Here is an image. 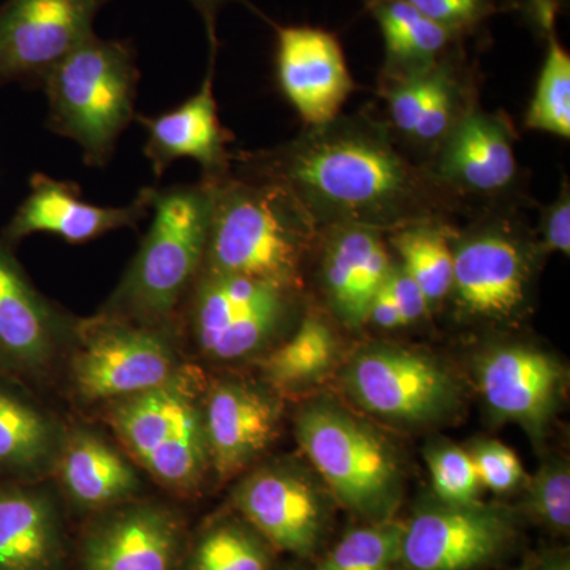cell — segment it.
I'll return each instance as SVG.
<instances>
[{
	"mask_svg": "<svg viewBox=\"0 0 570 570\" xmlns=\"http://www.w3.org/2000/svg\"><path fill=\"white\" fill-rule=\"evenodd\" d=\"M212 190L205 181L154 189L151 224L100 314L176 328L184 298L205 265Z\"/></svg>",
	"mask_w": 570,
	"mask_h": 570,
	"instance_id": "3957f363",
	"label": "cell"
},
{
	"mask_svg": "<svg viewBox=\"0 0 570 570\" xmlns=\"http://www.w3.org/2000/svg\"><path fill=\"white\" fill-rule=\"evenodd\" d=\"M543 239L551 250L569 255L570 253V193L569 186H562L560 195L543 213Z\"/></svg>",
	"mask_w": 570,
	"mask_h": 570,
	"instance_id": "8d00e7d4",
	"label": "cell"
},
{
	"mask_svg": "<svg viewBox=\"0 0 570 570\" xmlns=\"http://www.w3.org/2000/svg\"><path fill=\"white\" fill-rule=\"evenodd\" d=\"M55 471L67 502L86 519L138 498L141 489L132 461L81 426L63 433Z\"/></svg>",
	"mask_w": 570,
	"mask_h": 570,
	"instance_id": "603a6c76",
	"label": "cell"
},
{
	"mask_svg": "<svg viewBox=\"0 0 570 570\" xmlns=\"http://www.w3.org/2000/svg\"><path fill=\"white\" fill-rule=\"evenodd\" d=\"M431 483L439 501L471 504L479 501L482 489L471 453L452 444H438L426 450Z\"/></svg>",
	"mask_w": 570,
	"mask_h": 570,
	"instance_id": "1f68e13d",
	"label": "cell"
},
{
	"mask_svg": "<svg viewBox=\"0 0 570 570\" xmlns=\"http://www.w3.org/2000/svg\"><path fill=\"white\" fill-rule=\"evenodd\" d=\"M531 512L550 530L568 532L570 528V474L561 461L540 468L530 485Z\"/></svg>",
	"mask_w": 570,
	"mask_h": 570,
	"instance_id": "d6a6232c",
	"label": "cell"
},
{
	"mask_svg": "<svg viewBox=\"0 0 570 570\" xmlns=\"http://www.w3.org/2000/svg\"><path fill=\"white\" fill-rule=\"evenodd\" d=\"M404 524L376 521L337 542L317 570H395L401 562Z\"/></svg>",
	"mask_w": 570,
	"mask_h": 570,
	"instance_id": "4dcf8cb0",
	"label": "cell"
},
{
	"mask_svg": "<svg viewBox=\"0 0 570 570\" xmlns=\"http://www.w3.org/2000/svg\"><path fill=\"white\" fill-rule=\"evenodd\" d=\"M277 81L307 127L340 116L354 89L335 33L313 26H276Z\"/></svg>",
	"mask_w": 570,
	"mask_h": 570,
	"instance_id": "9a60e30c",
	"label": "cell"
},
{
	"mask_svg": "<svg viewBox=\"0 0 570 570\" xmlns=\"http://www.w3.org/2000/svg\"><path fill=\"white\" fill-rule=\"evenodd\" d=\"M77 324L33 287L0 235V374L29 387L48 373Z\"/></svg>",
	"mask_w": 570,
	"mask_h": 570,
	"instance_id": "4fadbf2b",
	"label": "cell"
},
{
	"mask_svg": "<svg viewBox=\"0 0 570 570\" xmlns=\"http://www.w3.org/2000/svg\"><path fill=\"white\" fill-rule=\"evenodd\" d=\"M179 570H272V547L243 519H217L189 534Z\"/></svg>",
	"mask_w": 570,
	"mask_h": 570,
	"instance_id": "4316f807",
	"label": "cell"
},
{
	"mask_svg": "<svg viewBox=\"0 0 570 570\" xmlns=\"http://www.w3.org/2000/svg\"><path fill=\"white\" fill-rule=\"evenodd\" d=\"M111 0H6L0 6V88L41 86L48 73L94 36Z\"/></svg>",
	"mask_w": 570,
	"mask_h": 570,
	"instance_id": "8fae6325",
	"label": "cell"
},
{
	"mask_svg": "<svg viewBox=\"0 0 570 570\" xmlns=\"http://www.w3.org/2000/svg\"><path fill=\"white\" fill-rule=\"evenodd\" d=\"M299 448L344 508L385 521L401 499V471L389 442L344 409L318 401L296 415Z\"/></svg>",
	"mask_w": 570,
	"mask_h": 570,
	"instance_id": "8992f818",
	"label": "cell"
},
{
	"mask_svg": "<svg viewBox=\"0 0 570 570\" xmlns=\"http://www.w3.org/2000/svg\"><path fill=\"white\" fill-rule=\"evenodd\" d=\"M212 190L204 268L298 291L317 224L279 184L228 171Z\"/></svg>",
	"mask_w": 570,
	"mask_h": 570,
	"instance_id": "7a4b0ae2",
	"label": "cell"
},
{
	"mask_svg": "<svg viewBox=\"0 0 570 570\" xmlns=\"http://www.w3.org/2000/svg\"><path fill=\"white\" fill-rule=\"evenodd\" d=\"M154 189L145 187L126 206H99L82 200L77 184L36 174L31 193L3 228L2 238L14 246L33 234H52L82 245L119 228H137L151 214Z\"/></svg>",
	"mask_w": 570,
	"mask_h": 570,
	"instance_id": "2e32d148",
	"label": "cell"
},
{
	"mask_svg": "<svg viewBox=\"0 0 570 570\" xmlns=\"http://www.w3.org/2000/svg\"><path fill=\"white\" fill-rule=\"evenodd\" d=\"M385 284L395 299L404 326L415 324L420 318L426 316L430 303L423 295L422 288L401 264H392Z\"/></svg>",
	"mask_w": 570,
	"mask_h": 570,
	"instance_id": "d590c367",
	"label": "cell"
},
{
	"mask_svg": "<svg viewBox=\"0 0 570 570\" xmlns=\"http://www.w3.org/2000/svg\"><path fill=\"white\" fill-rule=\"evenodd\" d=\"M512 570H531V566L530 564H523V566H520V568L512 569Z\"/></svg>",
	"mask_w": 570,
	"mask_h": 570,
	"instance_id": "b9f144b4",
	"label": "cell"
},
{
	"mask_svg": "<svg viewBox=\"0 0 570 570\" xmlns=\"http://www.w3.org/2000/svg\"><path fill=\"white\" fill-rule=\"evenodd\" d=\"M387 281V279H385ZM366 322H371L384 330H395L404 326L403 318H401L400 311H397L395 299L390 294L387 284L384 283L370 307H367Z\"/></svg>",
	"mask_w": 570,
	"mask_h": 570,
	"instance_id": "f35d334b",
	"label": "cell"
},
{
	"mask_svg": "<svg viewBox=\"0 0 570 570\" xmlns=\"http://www.w3.org/2000/svg\"><path fill=\"white\" fill-rule=\"evenodd\" d=\"M202 396L200 381L184 366L167 384L104 406L134 463L178 497L198 493L212 469Z\"/></svg>",
	"mask_w": 570,
	"mask_h": 570,
	"instance_id": "5b68a950",
	"label": "cell"
},
{
	"mask_svg": "<svg viewBox=\"0 0 570 570\" xmlns=\"http://www.w3.org/2000/svg\"><path fill=\"white\" fill-rule=\"evenodd\" d=\"M63 433L28 385L0 374V482H39L55 469Z\"/></svg>",
	"mask_w": 570,
	"mask_h": 570,
	"instance_id": "d4e9b609",
	"label": "cell"
},
{
	"mask_svg": "<svg viewBox=\"0 0 570 570\" xmlns=\"http://www.w3.org/2000/svg\"><path fill=\"white\" fill-rule=\"evenodd\" d=\"M140 70L130 40L89 37L41 81L48 127L77 142L89 167H105L135 118Z\"/></svg>",
	"mask_w": 570,
	"mask_h": 570,
	"instance_id": "277c9868",
	"label": "cell"
},
{
	"mask_svg": "<svg viewBox=\"0 0 570 570\" xmlns=\"http://www.w3.org/2000/svg\"><path fill=\"white\" fill-rule=\"evenodd\" d=\"M195 10L200 13L202 20L205 22L206 33H208L209 52L217 55L219 50V40H217L216 22L220 10L227 3L243 2V0H189Z\"/></svg>",
	"mask_w": 570,
	"mask_h": 570,
	"instance_id": "ab89813d",
	"label": "cell"
},
{
	"mask_svg": "<svg viewBox=\"0 0 570 570\" xmlns=\"http://www.w3.org/2000/svg\"><path fill=\"white\" fill-rule=\"evenodd\" d=\"M189 534L171 505L130 499L86 519L70 570H179Z\"/></svg>",
	"mask_w": 570,
	"mask_h": 570,
	"instance_id": "30bf717a",
	"label": "cell"
},
{
	"mask_svg": "<svg viewBox=\"0 0 570 570\" xmlns=\"http://www.w3.org/2000/svg\"><path fill=\"white\" fill-rule=\"evenodd\" d=\"M234 174L279 184L317 227L382 232L438 219L441 186L409 163L387 130L362 116L340 118L266 151L232 157Z\"/></svg>",
	"mask_w": 570,
	"mask_h": 570,
	"instance_id": "6da1fadb",
	"label": "cell"
},
{
	"mask_svg": "<svg viewBox=\"0 0 570 570\" xmlns=\"http://www.w3.org/2000/svg\"><path fill=\"white\" fill-rule=\"evenodd\" d=\"M216 56L209 55L208 71L200 89L175 110L159 116L137 115L146 130L142 153L151 164L156 178L178 159H194L200 164L202 179H216L232 171V154L227 145L234 138L224 129L214 97V66Z\"/></svg>",
	"mask_w": 570,
	"mask_h": 570,
	"instance_id": "ffe728a7",
	"label": "cell"
},
{
	"mask_svg": "<svg viewBox=\"0 0 570 570\" xmlns=\"http://www.w3.org/2000/svg\"><path fill=\"white\" fill-rule=\"evenodd\" d=\"M513 535L505 510L439 501L404 524L401 562L407 570H478L497 560Z\"/></svg>",
	"mask_w": 570,
	"mask_h": 570,
	"instance_id": "7c38bea8",
	"label": "cell"
},
{
	"mask_svg": "<svg viewBox=\"0 0 570 570\" xmlns=\"http://www.w3.org/2000/svg\"><path fill=\"white\" fill-rule=\"evenodd\" d=\"M469 453L478 469L480 485L505 493L523 482L524 471L519 456L502 442L482 441Z\"/></svg>",
	"mask_w": 570,
	"mask_h": 570,
	"instance_id": "e575fe53",
	"label": "cell"
},
{
	"mask_svg": "<svg viewBox=\"0 0 570 570\" xmlns=\"http://www.w3.org/2000/svg\"><path fill=\"white\" fill-rule=\"evenodd\" d=\"M385 45V77L425 70L460 47L463 33L423 17L400 0H363Z\"/></svg>",
	"mask_w": 570,
	"mask_h": 570,
	"instance_id": "484cf974",
	"label": "cell"
},
{
	"mask_svg": "<svg viewBox=\"0 0 570 570\" xmlns=\"http://www.w3.org/2000/svg\"><path fill=\"white\" fill-rule=\"evenodd\" d=\"M542 570H570V566L564 558H554V560L547 562Z\"/></svg>",
	"mask_w": 570,
	"mask_h": 570,
	"instance_id": "60d3db41",
	"label": "cell"
},
{
	"mask_svg": "<svg viewBox=\"0 0 570 570\" xmlns=\"http://www.w3.org/2000/svg\"><path fill=\"white\" fill-rule=\"evenodd\" d=\"M66 515L37 482H0V570H70Z\"/></svg>",
	"mask_w": 570,
	"mask_h": 570,
	"instance_id": "7402d4cb",
	"label": "cell"
},
{
	"mask_svg": "<svg viewBox=\"0 0 570 570\" xmlns=\"http://www.w3.org/2000/svg\"><path fill=\"white\" fill-rule=\"evenodd\" d=\"M176 328L97 314L78 321L71 337V392L89 406L160 387L181 373Z\"/></svg>",
	"mask_w": 570,
	"mask_h": 570,
	"instance_id": "52a82bcc",
	"label": "cell"
},
{
	"mask_svg": "<svg viewBox=\"0 0 570 570\" xmlns=\"http://www.w3.org/2000/svg\"><path fill=\"white\" fill-rule=\"evenodd\" d=\"M513 132L501 115L469 107L436 148L433 170L441 187L461 193L491 195L515 181Z\"/></svg>",
	"mask_w": 570,
	"mask_h": 570,
	"instance_id": "44dd1931",
	"label": "cell"
},
{
	"mask_svg": "<svg viewBox=\"0 0 570 570\" xmlns=\"http://www.w3.org/2000/svg\"><path fill=\"white\" fill-rule=\"evenodd\" d=\"M480 392L499 415L520 423L531 436L546 433L564 390V367L546 352L499 346L480 358Z\"/></svg>",
	"mask_w": 570,
	"mask_h": 570,
	"instance_id": "d6986e66",
	"label": "cell"
},
{
	"mask_svg": "<svg viewBox=\"0 0 570 570\" xmlns=\"http://www.w3.org/2000/svg\"><path fill=\"white\" fill-rule=\"evenodd\" d=\"M234 504L272 549L309 557L324 538L326 515L321 494L292 469L264 468L247 475L236 487Z\"/></svg>",
	"mask_w": 570,
	"mask_h": 570,
	"instance_id": "e0dca14e",
	"label": "cell"
},
{
	"mask_svg": "<svg viewBox=\"0 0 570 570\" xmlns=\"http://www.w3.org/2000/svg\"><path fill=\"white\" fill-rule=\"evenodd\" d=\"M531 261L505 225H487L453 246V281L460 309L485 321H508L527 303Z\"/></svg>",
	"mask_w": 570,
	"mask_h": 570,
	"instance_id": "5bb4252c",
	"label": "cell"
},
{
	"mask_svg": "<svg viewBox=\"0 0 570 570\" xmlns=\"http://www.w3.org/2000/svg\"><path fill=\"white\" fill-rule=\"evenodd\" d=\"M202 414L209 466L225 480L253 464L272 444L279 428L281 404L257 385L223 379L205 390Z\"/></svg>",
	"mask_w": 570,
	"mask_h": 570,
	"instance_id": "ac0fdd59",
	"label": "cell"
},
{
	"mask_svg": "<svg viewBox=\"0 0 570 570\" xmlns=\"http://www.w3.org/2000/svg\"><path fill=\"white\" fill-rule=\"evenodd\" d=\"M294 288L254 277L204 268L176 317L198 354L212 362H236L261 354L294 314Z\"/></svg>",
	"mask_w": 570,
	"mask_h": 570,
	"instance_id": "ba28073f",
	"label": "cell"
},
{
	"mask_svg": "<svg viewBox=\"0 0 570 570\" xmlns=\"http://www.w3.org/2000/svg\"><path fill=\"white\" fill-rule=\"evenodd\" d=\"M448 225L438 219L420 220L396 228L392 246L401 266L422 288L428 303L442 302L452 291L453 245Z\"/></svg>",
	"mask_w": 570,
	"mask_h": 570,
	"instance_id": "f1b7e54d",
	"label": "cell"
},
{
	"mask_svg": "<svg viewBox=\"0 0 570 570\" xmlns=\"http://www.w3.org/2000/svg\"><path fill=\"white\" fill-rule=\"evenodd\" d=\"M510 9H519L534 22L540 33L557 28V18L561 13L564 0H509Z\"/></svg>",
	"mask_w": 570,
	"mask_h": 570,
	"instance_id": "74e56055",
	"label": "cell"
},
{
	"mask_svg": "<svg viewBox=\"0 0 570 570\" xmlns=\"http://www.w3.org/2000/svg\"><path fill=\"white\" fill-rule=\"evenodd\" d=\"M547 40L546 59L540 69L538 86L527 112L528 129L570 137V56L558 40L557 28L543 33Z\"/></svg>",
	"mask_w": 570,
	"mask_h": 570,
	"instance_id": "f546056e",
	"label": "cell"
},
{
	"mask_svg": "<svg viewBox=\"0 0 570 570\" xmlns=\"http://www.w3.org/2000/svg\"><path fill=\"white\" fill-rule=\"evenodd\" d=\"M337 340L316 314H307L294 335L262 360V373L272 387L294 390L313 384L335 363Z\"/></svg>",
	"mask_w": 570,
	"mask_h": 570,
	"instance_id": "83f0119b",
	"label": "cell"
},
{
	"mask_svg": "<svg viewBox=\"0 0 570 570\" xmlns=\"http://www.w3.org/2000/svg\"><path fill=\"white\" fill-rule=\"evenodd\" d=\"M322 279L336 317L347 326L365 324L367 307L387 279L390 261L382 232L362 225L328 227Z\"/></svg>",
	"mask_w": 570,
	"mask_h": 570,
	"instance_id": "cb8c5ba5",
	"label": "cell"
},
{
	"mask_svg": "<svg viewBox=\"0 0 570 570\" xmlns=\"http://www.w3.org/2000/svg\"><path fill=\"white\" fill-rule=\"evenodd\" d=\"M445 28L474 36L493 14L510 9L509 0H400Z\"/></svg>",
	"mask_w": 570,
	"mask_h": 570,
	"instance_id": "836d02e7",
	"label": "cell"
},
{
	"mask_svg": "<svg viewBox=\"0 0 570 570\" xmlns=\"http://www.w3.org/2000/svg\"><path fill=\"white\" fill-rule=\"evenodd\" d=\"M344 382L360 407L397 425L438 422L460 401L459 384L448 367L411 348H365L347 366Z\"/></svg>",
	"mask_w": 570,
	"mask_h": 570,
	"instance_id": "9c48e42d",
	"label": "cell"
}]
</instances>
